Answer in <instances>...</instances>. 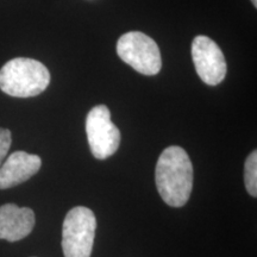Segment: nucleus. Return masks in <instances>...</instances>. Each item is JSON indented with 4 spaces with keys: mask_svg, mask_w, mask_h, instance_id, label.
I'll use <instances>...</instances> for the list:
<instances>
[{
    "mask_svg": "<svg viewBox=\"0 0 257 257\" xmlns=\"http://www.w3.org/2000/svg\"><path fill=\"white\" fill-rule=\"evenodd\" d=\"M155 181L167 205L182 207L187 204L193 189V166L185 149L172 146L163 150L156 163Z\"/></svg>",
    "mask_w": 257,
    "mask_h": 257,
    "instance_id": "f257e3e1",
    "label": "nucleus"
},
{
    "mask_svg": "<svg viewBox=\"0 0 257 257\" xmlns=\"http://www.w3.org/2000/svg\"><path fill=\"white\" fill-rule=\"evenodd\" d=\"M50 83V73L40 61L17 57L0 69V89L16 98H31L41 94Z\"/></svg>",
    "mask_w": 257,
    "mask_h": 257,
    "instance_id": "f03ea898",
    "label": "nucleus"
},
{
    "mask_svg": "<svg viewBox=\"0 0 257 257\" xmlns=\"http://www.w3.org/2000/svg\"><path fill=\"white\" fill-rule=\"evenodd\" d=\"M96 219L92 210L76 206L64 218L62 250L64 257H91Z\"/></svg>",
    "mask_w": 257,
    "mask_h": 257,
    "instance_id": "7ed1b4c3",
    "label": "nucleus"
},
{
    "mask_svg": "<svg viewBox=\"0 0 257 257\" xmlns=\"http://www.w3.org/2000/svg\"><path fill=\"white\" fill-rule=\"evenodd\" d=\"M118 56L143 75H156L162 67L159 46L152 37L140 31H130L119 37Z\"/></svg>",
    "mask_w": 257,
    "mask_h": 257,
    "instance_id": "20e7f679",
    "label": "nucleus"
},
{
    "mask_svg": "<svg viewBox=\"0 0 257 257\" xmlns=\"http://www.w3.org/2000/svg\"><path fill=\"white\" fill-rule=\"evenodd\" d=\"M86 134L93 156L106 160L117 152L120 144V131L111 120L107 106L96 105L86 118Z\"/></svg>",
    "mask_w": 257,
    "mask_h": 257,
    "instance_id": "39448f33",
    "label": "nucleus"
},
{
    "mask_svg": "<svg viewBox=\"0 0 257 257\" xmlns=\"http://www.w3.org/2000/svg\"><path fill=\"white\" fill-rule=\"evenodd\" d=\"M192 59L199 78L208 86H217L226 76L223 51L207 36H197L192 43Z\"/></svg>",
    "mask_w": 257,
    "mask_h": 257,
    "instance_id": "423d86ee",
    "label": "nucleus"
},
{
    "mask_svg": "<svg viewBox=\"0 0 257 257\" xmlns=\"http://www.w3.org/2000/svg\"><path fill=\"white\" fill-rule=\"evenodd\" d=\"M35 226V213L29 207L16 204L0 206V239L17 242L31 233Z\"/></svg>",
    "mask_w": 257,
    "mask_h": 257,
    "instance_id": "0eeeda50",
    "label": "nucleus"
},
{
    "mask_svg": "<svg viewBox=\"0 0 257 257\" xmlns=\"http://www.w3.org/2000/svg\"><path fill=\"white\" fill-rule=\"evenodd\" d=\"M40 156L25 152H15L0 167V189L18 186L31 179L41 169Z\"/></svg>",
    "mask_w": 257,
    "mask_h": 257,
    "instance_id": "6e6552de",
    "label": "nucleus"
},
{
    "mask_svg": "<svg viewBox=\"0 0 257 257\" xmlns=\"http://www.w3.org/2000/svg\"><path fill=\"white\" fill-rule=\"evenodd\" d=\"M244 182L246 191L251 197H257V152L253 150L246 157L244 165Z\"/></svg>",
    "mask_w": 257,
    "mask_h": 257,
    "instance_id": "1a4fd4ad",
    "label": "nucleus"
},
{
    "mask_svg": "<svg viewBox=\"0 0 257 257\" xmlns=\"http://www.w3.org/2000/svg\"><path fill=\"white\" fill-rule=\"evenodd\" d=\"M11 143V131L8 130V128H0V166H2L3 161H4L6 155H8Z\"/></svg>",
    "mask_w": 257,
    "mask_h": 257,
    "instance_id": "9d476101",
    "label": "nucleus"
},
{
    "mask_svg": "<svg viewBox=\"0 0 257 257\" xmlns=\"http://www.w3.org/2000/svg\"><path fill=\"white\" fill-rule=\"evenodd\" d=\"M251 3L253 4V6H255V8H256V6H257V0H251Z\"/></svg>",
    "mask_w": 257,
    "mask_h": 257,
    "instance_id": "9b49d317",
    "label": "nucleus"
}]
</instances>
